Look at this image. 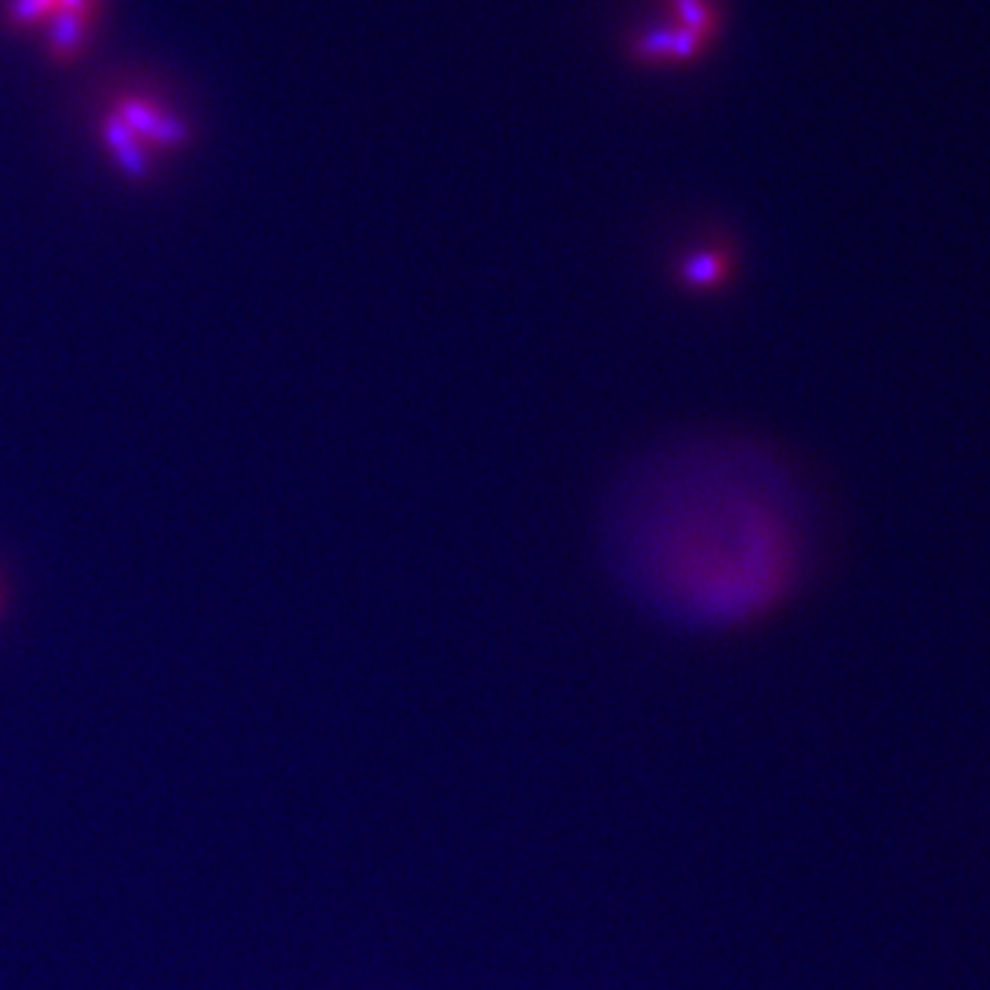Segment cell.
Masks as SVG:
<instances>
[{
	"label": "cell",
	"mask_w": 990,
	"mask_h": 990,
	"mask_svg": "<svg viewBox=\"0 0 990 990\" xmlns=\"http://www.w3.org/2000/svg\"><path fill=\"white\" fill-rule=\"evenodd\" d=\"M611 545L633 589L705 625L773 611L806 559L787 473L746 443H696L644 468L614 512Z\"/></svg>",
	"instance_id": "1"
},
{
	"label": "cell",
	"mask_w": 990,
	"mask_h": 990,
	"mask_svg": "<svg viewBox=\"0 0 990 990\" xmlns=\"http://www.w3.org/2000/svg\"><path fill=\"white\" fill-rule=\"evenodd\" d=\"M696 243L699 245L679 254L672 265L675 284L690 295H713V292L726 290L737 267L732 243L724 237H705Z\"/></svg>",
	"instance_id": "2"
},
{
	"label": "cell",
	"mask_w": 990,
	"mask_h": 990,
	"mask_svg": "<svg viewBox=\"0 0 990 990\" xmlns=\"http://www.w3.org/2000/svg\"><path fill=\"white\" fill-rule=\"evenodd\" d=\"M114 114L130 127L144 144H155L160 149H179L190 140V127L179 116L166 114L157 105L146 102L140 97H121L116 102Z\"/></svg>",
	"instance_id": "3"
},
{
	"label": "cell",
	"mask_w": 990,
	"mask_h": 990,
	"mask_svg": "<svg viewBox=\"0 0 990 990\" xmlns=\"http://www.w3.org/2000/svg\"><path fill=\"white\" fill-rule=\"evenodd\" d=\"M710 42L683 28H653L630 42V58L638 67L694 63L707 52Z\"/></svg>",
	"instance_id": "4"
},
{
	"label": "cell",
	"mask_w": 990,
	"mask_h": 990,
	"mask_svg": "<svg viewBox=\"0 0 990 990\" xmlns=\"http://www.w3.org/2000/svg\"><path fill=\"white\" fill-rule=\"evenodd\" d=\"M102 138L110 149L114 160L119 163L121 171L130 179H146L151 174V160L146 155V146L125 121L116 114H108L102 119Z\"/></svg>",
	"instance_id": "5"
},
{
	"label": "cell",
	"mask_w": 990,
	"mask_h": 990,
	"mask_svg": "<svg viewBox=\"0 0 990 990\" xmlns=\"http://www.w3.org/2000/svg\"><path fill=\"white\" fill-rule=\"evenodd\" d=\"M89 17L69 14V11H56L47 20V45H50V58L56 63H72L89 45L91 33Z\"/></svg>",
	"instance_id": "6"
},
{
	"label": "cell",
	"mask_w": 990,
	"mask_h": 990,
	"mask_svg": "<svg viewBox=\"0 0 990 990\" xmlns=\"http://www.w3.org/2000/svg\"><path fill=\"white\" fill-rule=\"evenodd\" d=\"M666 3L675 14L677 28L696 33V37L713 45V39L721 31V14L713 0H666Z\"/></svg>",
	"instance_id": "7"
},
{
	"label": "cell",
	"mask_w": 990,
	"mask_h": 990,
	"mask_svg": "<svg viewBox=\"0 0 990 990\" xmlns=\"http://www.w3.org/2000/svg\"><path fill=\"white\" fill-rule=\"evenodd\" d=\"M56 9L58 0H9L6 17H9L11 26L31 28L37 22L50 20V14H56Z\"/></svg>",
	"instance_id": "8"
},
{
	"label": "cell",
	"mask_w": 990,
	"mask_h": 990,
	"mask_svg": "<svg viewBox=\"0 0 990 990\" xmlns=\"http://www.w3.org/2000/svg\"><path fill=\"white\" fill-rule=\"evenodd\" d=\"M97 6H99V0H58L56 11H69V14H80V17H89V20H94V14H97Z\"/></svg>",
	"instance_id": "9"
}]
</instances>
